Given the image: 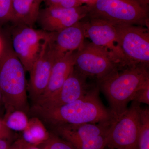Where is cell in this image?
<instances>
[{"label": "cell", "mask_w": 149, "mask_h": 149, "mask_svg": "<svg viewBox=\"0 0 149 149\" xmlns=\"http://www.w3.org/2000/svg\"><path fill=\"white\" fill-rule=\"evenodd\" d=\"M89 12V6L85 5L71 8L47 6L40 11L37 21L42 30L57 32L82 21Z\"/></svg>", "instance_id": "cell-11"}, {"label": "cell", "mask_w": 149, "mask_h": 149, "mask_svg": "<svg viewBox=\"0 0 149 149\" xmlns=\"http://www.w3.org/2000/svg\"><path fill=\"white\" fill-rule=\"evenodd\" d=\"M100 91L97 84L82 97L70 103L47 109L33 107L32 111L40 119L53 127L67 124L107 123L111 120L112 116L100 99Z\"/></svg>", "instance_id": "cell-1"}, {"label": "cell", "mask_w": 149, "mask_h": 149, "mask_svg": "<svg viewBox=\"0 0 149 149\" xmlns=\"http://www.w3.org/2000/svg\"><path fill=\"white\" fill-rule=\"evenodd\" d=\"M9 149H18V148H17V146L16 145V144H15L13 146H11L10 148Z\"/></svg>", "instance_id": "cell-31"}, {"label": "cell", "mask_w": 149, "mask_h": 149, "mask_svg": "<svg viewBox=\"0 0 149 149\" xmlns=\"http://www.w3.org/2000/svg\"><path fill=\"white\" fill-rule=\"evenodd\" d=\"M43 149H74L70 144L56 136H50Z\"/></svg>", "instance_id": "cell-21"}, {"label": "cell", "mask_w": 149, "mask_h": 149, "mask_svg": "<svg viewBox=\"0 0 149 149\" xmlns=\"http://www.w3.org/2000/svg\"><path fill=\"white\" fill-rule=\"evenodd\" d=\"M22 132L23 140L35 146L46 143L50 137L42 121L38 117L29 119L28 125Z\"/></svg>", "instance_id": "cell-17"}, {"label": "cell", "mask_w": 149, "mask_h": 149, "mask_svg": "<svg viewBox=\"0 0 149 149\" xmlns=\"http://www.w3.org/2000/svg\"><path fill=\"white\" fill-rule=\"evenodd\" d=\"M141 109V104L132 101L123 113L112 118L108 131L105 148L137 149Z\"/></svg>", "instance_id": "cell-5"}, {"label": "cell", "mask_w": 149, "mask_h": 149, "mask_svg": "<svg viewBox=\"0 0 149 149\" xmlns=\"http://www.w3.org/2000/svg\"><path fill=\"white\" fill-rule=\"evenodd\" d=\"M10 147L8 139H0V149H9Z\"/></svg>", "instance_id": "cell-26"}, {"label": "cell", "mask_w": 149, "mask_h": 149, "mask_svg": "<svg viewBox=\"0 0 149 149\" xmlns=\"http://www.w3.org/2000/svg\"><path fill=\"white\" fill-rule=\"evenodd\" d=\"M82 5L91 6L96 3L97 0H77Z\"/></svg>", "instance_id": "cell-28"}, {"label": "cell", "mask_w": 149, "mask_h": 149, "mask_svg": "<svg viewBox=\"0 0 149 149\" xmlns=\"http://www.w3.org/2000/svg\"><path fill=\"white\" fill-rule=\"evenodd\" d=\"M149 81V67L134 65L116 69L97 82L109 103L112 118L120 115L128 109L136 91Z\"/></svg>", "instance_id": "cell-2"}, {"label": "cell", "mask_w": 149, "mask_h": 149, "mask_svg": "<svg viewBox=\"0 0 149 149\" xmlns=\"http://www.w3.org/2000/svg\"><path fill=\"white\" fill-rule=\"evenodd\" d=\"M47 37L48 36L43 42L40 52L29 72L30 79L28 89L30 97L34 102L45 91L52 68L57 58L51 50Z\"/></svg>", "instance_id": "cell-13"}, {"label": "cell", "mask_w": 149, "mask_h": 149, "mask_svg": "<svg viewBox=\"0 0 149 149\" xmlns=\"http://www.w3.org/2000/svg\"><path fill=\"white\" fill-rule=\"evenodd\" d=\"M15 144L18 149H40L37 148V146L31 145L23 139L17 141Z\"/></svg>", "instance_id": "cell-25"}, {"label": "cell", "mask_w": 149, "mask_h": 149, "mask_svg": "<svg viewBox=\"0 0 149 149\" xmlns=\"http://www.w3.org/2000/svg\"><path fill=\"white\" fill-rule=\"evenodd\" d=\"M25 71L12 48H4L0 55V91L6 113L29 111Z\"/></svg>", "instance_id": "cell-3"}, {"label": "cell", "mask_w": 149, "mask_h": 149, "mask_svg": "<svg viewBox=\"0 0 149 149\" xmlns=\"http://www.w3.org/2000/svg\"><path fill=\"white\" fill-rule=\"evenodd\" d=\"M103 149H114L110 148H104Z\"/></svg>", "instance_id": "cell-33"}, {"label": "cell", "mask_w": 149, "mask_h": 149, "mask_svg": "<svg viewBox=\"0 0 149 149\" xmlns=\"http://www.w3.org/2000/svg\"><path fill=\"white\" fill-rule=\"evenodd\" d=\"M139 1L142 3L148 4L149 2V0H139Z\"/></svg>", "instance_id": "cell-30"}, {"label": "cell", "mask_w": 149, "mask_h": 149, "mask_svg": "<svg viewBox=\"0 0 149 149\" xmlns=\"http://www.w3.org/2000/svg\"><path fill=\"white\" fill-rule=\"evenodd\" d=\"M48 6L71 8L83 5L77 0H45Z\"/></svg>", "instance_id": "cell-23"}, {"label": "cell", "mask_w": 149, "mask_h": 149, "mask_svg": "<svg viewBox=\"0 0 149 149\" xmlns=\"http://www.w3.org/2000/svg\"><path fill=\"white\" fill-rule=\"evenodd\" d=\"M111 121L107 123H85L53 127L56 133L74 149H103Z\"/></svg>", "instance_id": "cell-8"}, {"label": "cell", "mask_w": 149, "mask_h": 149, "mask_svg": "<svg viewBox=\"0 0 149 149\" xmlns=\"http://www.w3.org/2000/svg\"><path fill=\"white\" fill-rule=\"evenodd\" d=\"M141 126L137 149H149V109H142L141 112Z\"/></svg>", "instance_id": "cell-19"}, {"label": "cell", "mask_w": 149, "mask_h": 149, "mask_svg": "<svg viewBox=\"0 0 149 149\" xmlns=\"http://www.w3.org/2000/svg\"><path fill=\"white\" fill-rule=\"evenodd\" d=\"M13 21L12 0H0V22Z\"/></svg>", "instance_id": "cell-20"}, {"label": "cell", "mask_w": 149, "mask_h": 149, "mask_svg": "<svg viewBox=\"0 0 149 149\" xmlns=\"http://www.w3.org/2000/svg\"><path fill=\"white\" fill-rule=\"evenodd\" d=\"M85 21H80L58 31L49 32L47 40L57 58L77 52L85 43Z\"/></svg>", "instance_id": "cell-14"}, {"label": "cell", "mask_w": 149, "mask_h": 149, "mask_svg": "<svg viewBox=\"0 0 149 149\" xmlns=\"http://www.w3.org/2000/svg\"><path fill=\"white\" fill-rule=\"evenodd\" d=\"M74 69L87 78L100 81L118 69L109 52L91 42H85L75 53Z\"/></svg>", "instance_id": "cell-7"}, {"label": "cell", "mask_w": 149, "mask_h": 149, "mask_svg": "<svg viewBox=\"0 0 149 149\" xmlns=\"http://www.w3.org/2000/svg\"><path fill=\"white\" fill-rule=\"evenodd\" d=\"M87 77L73 69L63 85L55 94L34 104V107L47 109L70 103L82 97L93 86L87 82Z\"/></svg>", "instance_id": "cell-12"}, {"label": "cell", "mask_w": 149, "mask_h": 149, "mask_svg": "<svg viewBox=\"0 0 149 149\" xmlns=\"http://www.w3.org/2000/svg\"><path fill=\"white\" fill-rule=\"evenodd\" d=\"M85 37L91 43L109 52L117 65L118 69L125 68L124 56L118 43L115 26L101 19H90L85 21Z\"/></svg>", "instance_id": "cell-10"}, {"label": "cell", "mask_w": 149, "mask_h": 149, "mask_svg": "<svg viewBox=\"0 0 149 149\" xmlns=\"http://www.w3.org/2000/svg\"><path fill=\"white\" fill-rule=\"evenodd\" d=\"M3 48L2 42L1 40L0 39V55L1 54L2 52L3 49Z\"/></svg>", "instance_id": "cell-29"}, {"label": "cell", "mask_w": 149, "mask_h": 149, "mask_svg": "<svg viewBox=\"0 0 149 149\" xmlns=\"http://www.w3.org/2000/svg\"><path fill=\"white\" fill-rule=\"evenodd\" d=\"M2 102V94L1 91H0V105L1 103Z\"/></svg>", "instance_id": "cell-32"}, {"label": "cell", "mask_w": 149, "mask_h": 149, "mask_svg": "<svg viewBox=\"0 0 149 149\" xmlns=\"http://www.w3.org/2000/svg\"><path fill=\"white\" fill-rule=\"evenodd\" d=\"M89 6L90 19H101L114 26L148 27V7L139 0H97Z\"/></svg>", "instance_id": "cell-4"}, {"label": "cell", "mask_w": 149, "mask_h": 149, "mask_svg": "<svg viewBox=\"0 0 149 149\" xmlns=\"http://www.w3.org/2000/svg\"><path fill=\"white\" fill-rule=\"evenodd\" d=\"M3 120L10 130L23 131L28 125L29 119L26 113L15 110L5 113Z\"/></svg>", "instance_id": "cell-18"}, {"label": "cell", "mask_w": 149, "mask_h": 149, "mask_svg": "<svg viewBox=\"0 0 149 149\" xmlns=\"http://www.w3.org/2000/svg\"><path fill=\"white\" fill-rule=\"evenodd\" d=\"M18 26L13 34L12 48L25 70L29 72L47 37L48 32L27 25Z\"/></svg>", "instance_id": "cell-9"}, {"label": "cell", "mask_w": 149, "mask_h": 149, "mask_svg": "<svg viewBox=\"0 0 149 149\" xmlns=\"http://www.w3.org/2000/svg\"><path fill=\"white\" fill-rule=\"evenodd\" d=\"M125 68L143 65L149 67L148 27L139 25L115 26Z\"/></svg>", "instance_id": "cell-6"}, {"label": "cell", "mask_w": 149, "mask_h": 149, "mask_svg": "<svg viewBox=\"0 0 149 149\" xmlns=\"http://www.w3.org/2000/svg\"><path fill=\"white\" fill-rule=\"evenodd\" d=\"M10 130L0 119V139H8L11 135Z\"/></svg>", "instance_id": "cell-24"}, {"label": "cell", "mask_w": 149, "mask_h": 149, "mask_svg": "<svg viewBox=\"0 0 149 149\" xmlns=\"http://www.w3.org/2000/svg\"><path fill=\"white\" fill-rule=\"evenodd\" d=\"M27 1L36 8L40 9V4L42 2L45 0H27Z\"/></svg>", "instance_id": "cell-27"}, {"label": "cell", "mask_w": 149, "mask_h": 149, "mask_svg": "<svg viewBox=\"0 0 149 149\" xmlns=\"http://www.w3.org/2000/svg\"><path fill=\"white\" fill-rule=\"evenodd\" d=\"M13 22L17 24L32 27L37 22L40 9L27 0H12Z\"/></svg>", "instance_id": "cell-16"}, {"label": "cell", "mask_w": 149, "mask_h": 149, "mask_svg": "<svg viewBox=\"0 0 149 149\" xmlns=\"http://www.w3.org/2000/svg\"><path fill=\"white\" fill-rule=\"evenodd\" d=\"M76 52L65 54L56 60L52 68L45 91L35 103L52 95L61 88L74 69Z\"/></svg>", "instance_id": "cell-15"}, {"label": "cell", "mask_w": 149, "mask_h": 149, "mask_svg": "<svg viewBox=\"0 0 149 149\" xmlns=\"http://www.w3.org/2000/svg\"><path fill=\"white\" fill-rule=\"evenodd\" d=\"M132 101L139 103L149 104V81L146 82L136 91L134 94Z\"/></svg>", "instance_id": "cell-22"}]
</instances>
